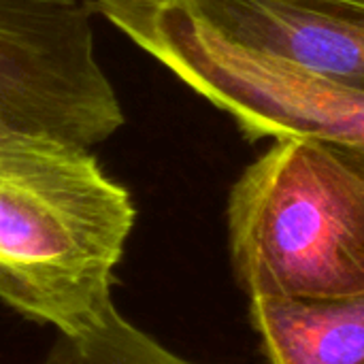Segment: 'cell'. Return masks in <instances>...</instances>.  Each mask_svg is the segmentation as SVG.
I'll use <instances>...</instances> for the list:
<instances>
[{"label":"cell","mask_w":364,"mask_h":364,"mask_svg":"<svg viewBox=\"0 0 364 364\" xmlns=\"http://www.w3.org/2000/svg\"><path fill=\"white\" fill-rule=\"evenodd\" d=\"M128 190L85 145L0 117V301L70 333L111 301L134 226Z\"/></svg>","instance_id":"cell-1"},{"label":"cell","mask_w":364,"mask_h":364,"mask_svg":"<svg viewBox=\"0 0 364 364\" xmlns=\"http://www.w3.org/2000/svg\"><path fill=\"white\" fill-rule=\"evenodd\" d=\"M226 213L250 301L364 294V175L331 141H273L235 181Z\"/></svg>","instance_id":"cell-2"},{"label":"cell","mask_w":364,"mask_h":364,"mask_svg":"<svg viewBox=\"0 0 364 364\" xmlns=\"http://www.w3.org/2000/svg\"><path fill=\"white\" fill-rule=\"evenodd\" d=\"M256 143L309 136L364 147V90L241 47L177 0H87Z\"/></svg>","instance_id":"cell-3"},{"label":"cell","mask_w":364,"mask_h":364,"mask_svg":"<svg viewBox=\"0 0 364 364\" xmlns=\"http://www.w3.org/2000/svg\"><path fill=\"white\" fill-rule=\"evenodd\" d=\"M81 0H0V117L79 145L109 139L124 113L94 55Z\"/></svg>","instance_id":"cell-4"},{"label":"cell","mask_w":364,"mask_h":364,"mask_svg":"<svg viewBox=\"0 0 364 364\" xmlns=\"http://www.w3.org/2000/svg\"><path fill=\"white\" fill-rule=\"evenodd\" d=\"M228 41L364 90V0H177Z\"/></svg>","instance_id":"cell-5"},{"label":"cell","mask_w":364,"mask_h":364,"mask_svg":"<svg viewBox=\"0 0 364 364\" xmlns=\"http://www.w3.org/2000/svg\"><path fill=\"white\" fill-rule=\"evenodd\" d=\"M269 364H364V294L252 299Z\"/></svg>","instance_id":"cell-6"},{"label":"cell","mask_w":364,"mask_h":364,"mask_svg":"<svg viewBox=\"0 0 364 364\" xmlns=\"http://www.w3.org/2000/svg\"><path fill=\"white\" fill-rule=\"evenodd\" d=\"M41 364H196L179 358L126 322L113 301L85 324L60 333Z\"/></svg>","instance_id":"cell-7"},{"label":"cell","mask_w":364,"mask_h":364,"mask_svg":"<svg viewBox=\"0 0 364 364\" xmlns=\"http://www.w3.org/2000/svg\"><path fill=\"white\" fill-rule=\"evenodd\" d=\"M339 154L360 173L364 175V147H354V145H341V143H333Z\"/></svg>","instance_id":"cell-8"}]
</instances>
